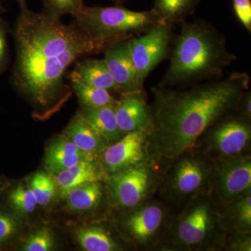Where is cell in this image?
I'll use <instances>...</instances> for the list:
<instances>
[{
  "instance_id": "obj_1",
  "label": "cell",
  "mask_w": 251,
  "mask_h": 251,
  "mask_svg": "<svg viewBox=\"0 0 251 251\" xmlns=\"http://www.w3.org/2000/svg\"><path fill=\"white\" fill-rule=\"evenodd\" d=\"M13 36L16 58L11 80L41 114L52 111L70 95L66 82L69 67L105 50L75 23L64 24L61 18L27 6L21 8Z\"/></svg>"
},
{
  "instance_id": "obj_2",
  "label": "cell",
  "mask_w": 251,
  "mask_h": 251,
  "mask_svg": "<svg viewBox=\"0 0 251 251\" xmlns=\"http://www.w3.org/2000/svg\"><path fill=\"white\" fill-rule=\"evenodd\" d=\"M249 83L247 74L234 72L226 78L196 84L188 90L158 85L151 89L149 151L162 174L181 153L194 148L214 122L235 111Z\"/></svg>"
},
{
  "instance_id": "obj_3",
  "label": "cell",
  "mask_w": 251,
  "mask_h": 251,
  "mask_svg": "<svg viewBox=\"0 0 251 251\" xmlns=\"http://www.w3.org/2000/svg\"><path fill=\"white\" fill-rule=\"evenodd\" d=\"M237 58L227 49L226 36L209 23L185 21L175 39L169 67L158 85L181 87L220 80Z\"/></svg>"
},
{
  "instance_id": "obj_4",
  "label": "cell",
  "mask_w": 251,
  "mask_h": 251,
  "mask_svg": "<svg viewBox=\"0 0 251 251\" xmlns=\"http://www.w3.org/2000/svg\"><path fill=\"white\" fill-rule=\"evenodd\" d=\"M170 220L161 251H222L225 229L219 206L209 194L189 201Z\"/></svg>"
},
{
  "instance_id": "obj_5",
  "label": "cell",
  "mask_w": 251,
  "mask_h": 251,
  "mask_svg": "<svg viewBox=\"0 0 251 251\" xmlns=\"http://www.w3.org/2000/svg\"><path fill=\"white\" fill-rule=\"evenodd\" d=\"M73 17L75 24L105 49L113 43L141 35L161 22L151 9L132 11L121 5L84 6L80 12Z\"/></svg>"
},
{
  "instance_id": "obj_6",
  "label": "cell",
  "mask_w": 251,
  "mask_h": 251,
  "mask_svg": "<svg viewBox=\"0 0 251 251\" xmlns=\"http://www.w3.org/2000/svg\"><path fill=\"white\" fill-rule=\"evenodd\" d=\"M212 170L213 160L194 147L165 170L158 191L164 202L181 208L195 198L209 195Z\"/></svg>"
},
{
  "instance_id": "obj_7",
  "label": "cell",
  "mask_w": 251,
  "mask_h": 251,
  "mask_svg": "<svg viewBox=\"0 0 251 251\" xmlns=\"http://www.w3.org/2000/svg\"><path fill=\"white\" fill-rule=\"evenodd\" d=\"M121 226L126 237L141 251H161L173 208L152 198L126 211Z\"/></svg>"
},
{
  "instance_id": "obj_8",
  "label": "cell",
  "mask_w": 251,
  "mask_h": 251,
  "mask_svg": "<svg viewBox=\"0 0 251 251\" xmlns=\"http://www.w3.org/2000/svg\"><path fill=\"white\" fill-rule=\"evenodd\" d=\"M162 173L151 159L125 171L107 176L112 205L128 211L152 198L158 191Z\"/></svg>"
},
{
  "instance_id": "obj_9",
  "label": "cell",
  "mask_w": 251,
  "mask_h": 251,
  "mask_svg": "<svg viewBox=\"0 0 251 251\" xmlns=\"http://www.w3.org/2000/svg\"><path fill=\"white\" fill-rule=\"evenodd\" d=\"M251 121L229 112L209 126L196 143L211 159L250 153Z\"/></svg>"
},
{
  "instance_id": "obj_10",
  "label": "cell",
  "mask_w": 251,
  "mask_h": 251,
  "mask_svg": "<svg viewBox=\"0 0 251 251\" xmlns=\"http://www.w3.org/2000/svg\"><path fill=\"white\" fill-rule=\"evenodd\" d=\"M251 193L250 153L213 160L209 196L218 206Z\"/></svg>"
},
{
  "instance_id": "obj_11",
  "label": "cell",
  "mask_w": 251,
  "mask_h": 251,
  "mask_svg": "<svg viewBox=\"0 0 251 251\" xmlns=\"http://www.w3.org/2000/svg\"><path fill=\"white\" fill-rule=\"evenodd\" d=\"M173 26L159 22L141 35L128 40L130 53L142 83L169 54Z\"/></svg>"
},
{
  "instance_id": "obj_12",
  "label": "cell",
  "mask_w": 251,
  "mask_h": 251,
  "mask_svg": "<svg viewBox=\"0 0 251 251\" xmlns=\"http://www.w3.org/2000/svg\"><path fill=\"white\" fill-rule=\"evenodd\" d=\"M150 131L142 130L126 133L103 150L100 155V163L107 176L151 159L149 151Z\"/></svg>"
},
{
  "instance_id": "obj_13",
  "label": "cell",
  "mask_w": 251,
  "mask_h": 251,
  "mask_svg": "<svg viewBox=\"0 0 251 251\" xmlns=\"http://www.w3.org/2000/svg\"><path fill=\"white\" fill-rule=\"evenodd\" d=\"M128 40L110 44L103 51L104 62L120 94L144 90V84L140 80L130 55Z\"/></svg>"
},
{
  "instance_id": "obj_14",
  "label": "cell",
  "mask_w": 251,
  "mask_h": 251,
  "mask_svg": "<svg viewBox=\"0 0 251 251\" xmlns=\"http://www.w3.org/2000/svg\"><path fill=\"white\" fill-rule=\"evenodd\" d=\"M119 128L124 135L151 129L152 115L144 90L121 94L115 105Z\"/></svg>"
},
{
  "instance_id": "obj_15",
  "label": "cell",
  "mask_w": 251,
  "mask_h": 251,
  "mask_svg": "<svg viewBox=\"0 0 251 251\" xmlns=\"http://www.w3.org/2000/svg\"><path fill=\"white\" fill-rule=\"evenodd\" d=\"M56 175V183L62 197H65L73 188L105 181L107 175L98 159H87Z\"/></svg>"
},
{
  "instance_id": "obj_16",
  "label": "cell",
  "mask_w": 251,
  "mask_h": 251,
  "mask_svg": "<svg viewBox=\"0 0 251 251\" xmlns=\"http://www.w3.org/2000/svg\"><path fill=\"white\" fill-rule=\"evenodd\" d=\"M65 135L84 153L98 158L110 145L77 112L66 129Z\"/></svg>"
},
{
  "instance_id": "obj_17",
  "label": "cell",
  "mask_w": 251,
  "mask_h": 251,
  "mask_svg": "<svg viewBox=\"0 0 251 251\" xmlns=\"http://www.w3.org/2000/svg\"><path fill=\"white\" fill-rule=\"evenodd\" d=\"M87 159H98L81 151L66 135L50 145L46 155V166L53 174Z\"/></svg>"
},
{
  "instance_id": "obj_18",
  "label": "cell",
  "mask_w": 251,
  "mask_h": 251,
  "mask_svg": "<svg viewBox=\"0 0 251 251\" xmlns=\"http://www.w3.org/2000/svg\"><path fill=\"white\" fill-rule=\"evenodd\" d=\"M219 206V214L227 232L251 233V193Z\"/></svg>"
},
{
  "instance_id": "obj_19",
  "label": "cell",
  "mask_w": 251,
  "mask_h": 251,
  "mask_svg": "<svg viewBox=\"0 0 251 251\" xmlns=\"http://www.w3.org/2000/svg\"><path fill=\"white\" fill-rule=\"evenodd\" d=\"M115 105L97 108L82 106L80 110L89 125L110 144L120 140L124 135L117 124Z\"/></svg>"
},
{
  "instance_id": "obj_20",
  "label": "cell",
  "mask_w": 251,
  "mask_h": 251,
  "mask_svg": "<svg viewBox=\"0 0 251 251\" xmlns=\"http://www.w3.org/2000/svg\"><path fill=\"white\" fill-rule=\"evenodd\" d=\"M74 72L88 85L119 92L118 87L103 59H85L77 61Z\"/></svg>"
},
{
  "instance_id": "obj_21",
  "label": "cell",
  "mask_w": 251,
  "mask_h": 251,
  "mask_svg": "<svg viewBox=\"0 0 251 251\" xmlns=\"http://www.w3.org/2000/svg\"><path fill=\"white\" fill-rule=\"evenodd\" d=\"M67 78L82 106L97 108L116 104L117 99L112 97L110 92L88 85L74 70L67 75Z\"/></svg>"
},
{
  "instance_id": "obj_22",
  "label": "cell",
  "mask_w": 251,
  "mask_h": 251,
  "mask_svg": "<svg viewBox=\"0 0 251 251\" xmlns=\"http://www.w3.org/2000/svg\"><path fill=\"white\" fill-rule=\"evenodd\" d=\"M200 0H153L152 11L161 22L173 26L194 14Z\"/></svg>"
},
{
  "instance_id": "obj_23",
  "label": "cell",
  "mask_w": 251,
  "mask_h": 251,
  "mask_svg": "<svg viewBox=\"0 0 251 251\" xmlns=\"http://www.w3.org/2000/svg\"><path fill=\"white\" fill-rule=\"evenodd\" d=\"M101 181L89 183L73 188L65 196L68 207L72 211H87L97 209L103 197Z\"/></svg>"
},
{
  "instance_id": "obj_24",
  "label": "cell",
  "mask_w": 251,
  "mask_h": 251,
  "mask_svg": "<svg viewBox=\"0 0 251 251\" xmlns=\"http://www.w3.org/2000/svg\"><path fill=\"white\" fill-rule=\"evenodd\" d=\"M76 239L86 251H122V247L106 229L99 226L83 227L77 231Z\"/></svg>"
},
{
  "instance_id": "obj_25",
  "label": "cell",
  "mask_w": 251,
  "mask_h": 251,
  "mask_svg": "<svg viewBox=\"0 0 251 251\" xmlns=\"http://www.w3.org/2000/svg\"><path fill=\"white\" fill-rule=\"evenodd\" d=\"M37 200L38 204L46 206L54 198L55 186L54 181L44 173H37L31 180L30 186Z\"/></svg>"
},
{
  "instance_id": "obj_26",
  "label": "cell",
  "mask_w": 251,
  "mask_h": 251,
  "mask_svg": "<svg viewBox=\"0 0 251 251\" xmlns=\"http://www.w3.org/2000/svg\"><path fill=\"white\" fill-rule=\"evenodd\" d=\"M9 200L18 211L29 214L35 211L38 205L37 200L30 187L18 186L11 191Z\"/></svg>"
},
{
  "instance_id": "obj_27",
  "label": "cell",
  "mask_w": 251,
  "mask_h": 251,
  "mask_svg": "<svg viewBox=\"0 0 251 251\" xmlns=\"http://www.w3.org/2000/svg\"><path fill=\"white\" fill-rule=\"evenodd\" d=\"M44 11L57 17L75 16L84 7L83 0H41Z\"/></svg>"
},
{
  "instance_id": "obj_28",
  "label": "cell",
  "mask_w": 251,
  "mask_h": 251,
  "mask_svg": "<svg viewBox=\"0 0 251 251\" xmlns=\"http://www.w3.org/2000/svg\"><path fill=\"white\" fill-rule=\"evenodd\" d=\"M54 246V238L49 229H39L27 239L23 250L25 251H49Z\"/></svg>"
},
{
  "instance_id": "obj_29",
  "label": "cell",
  "mask_w": 251,
  "mask_h": 251,
  "mask_svg": "<svg viewBox=\"0 0 251 251\" xmlns=\"http://www.w3.org/2000/svg\"><path fill=\"white\" fill-rule=\"evenodd\" d=\"M222 251H251V233L227 232L225 237Z\"/></svg>"
},
{
  "instance_id": "obj_30",
  "label": "cell",
  "mask_w": 251,
  "mask_h": 251,
  "mask_svg": "<svg viewBox=\"0 0 251 251\" xmlns=\"http://www.w3.org/2000/svg\"><path fill=\"white\" fill-rule=\"evenodd\" d=\"M234 14L237 21L251 32V0H232Z\"/></svg>"
},
{
  "instance_id": "obj_31",
  "label": "cell",
  "mask_w": 251,
  "mask_h": 251,
  "mask_svg": "<svg viewBox=\"0 0 251 251\" xmlns=\"http://www.w3.org/2000/svg\"><path fill=\"white\" fill-rule=\"evenodd\" d=\"M18 224L13 216L0 213V245L7 242L17 232Z\"/></svg>"
},
{
  "instance_id": "obj_32",
  "label": "cell",
  "mask_w": 251,
  "mask_h": 251,
  "mask_svg": "<svg viewBox=\"0 0 251 251\" xmlns=\"http://www.w3.org/2000/svg\"><path fill=\"white\" fill-rule=\"evenodd\" d=\"M8 25L4 20L0 19V74L6 68L8 59Z\"/></svg>"
},
{
  "instance_id": "obj_33",
  "label": "cell",
  "mask_w": 251,
  "mask_h": 251,
  "mask_svg": "<svg viewBox=\"0 0 251 251\" xmlns=\"http://www.w3.org/2000/svg\"><path fill=\"white\" fill-rule=\"evenodd\" d=\"M235 111L241 116L251 121V92L249 89L243 94Z\"/></svg>"
},
{
  "instance_id": "obj_34",
  "label": "cell",
  "mask_w": 251,
  "mask_h": 251,
  "mask_svg": "<svg viewBox=\"0 0 251 251\" xmlns=\"http://www.w3.org/2000/svg\"><path fill=\"white\" fill-rule=\"evenodd\" d=\"M109 1L115 3L116 5H122L127 2V1H129V0H109Z\"/></svg>"
},
{
  "instance_id": "obj_35",
  "label": "cell",
  "mask_w": 251,
  "mask_h": 251,
  "mask_svg": "<svg viewBox=\"0 0 251 251\" xmlns=\"http://www.w3.org/2000/svg\"><path fill=\"white\" fill-rule=\"evenodd\" d=\"M16 1L18 3V4H19L20 8H22L23 6H27L26 5V1H27V0H16Z\"/></svg>"
},
{
  "instance_id": "obj_36",
  "label": "cell",
  "mask_w": 251,
  "mask_h": 251,
  "mask_svg": "<svg viewBox=\"0 0 251 251\" xmlns=\"http://www.w3.org/2000/svg\"><path fill=\"white\" fill-rule=\"evenodd\" d=\"M5 12V9L2 4V0H0V14Z\"/></svg>"
}]
</instances>
